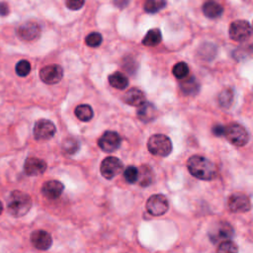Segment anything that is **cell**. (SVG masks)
I'll return each mask as SVG.
<instances>
[{"label": "cell", "instance_id": "1", "mask_svg": "<svg viewBox=\"0 0 253 253\" xmlns=\"http://www.w3.org/2000/svg\"><path fill=\"white\" fill-rule=\"evenodd\" d=\"M187 168L194 177L204 181L213 180L217 175L216 165L201 155L191 156L187 161Z\"/></svg>", "mask_w": 253, "mask_h": 253}, {"label": "cell", "instance_id": "2", "mask_svg": "<svg viewBox=\"0 0 253 253\" xmlns=\"http://www.w3.org/2000/svg\"><path fill=\"white\" fill-rule=\"evenodd\" d=\"M32 205V199L27 193L20 190H14L8 197L7 211L14 217H21L29 213Z\"/></svg>", "mask_w": 253, "mask_h": 253}, {"label": "cell", "instance_id": "3", "mask_svg": "<svg viewBox=\"0 0 253 253\" xmlns=\"http://www.w3.org/2000/svg\"><path fill=\"white\" fill-rule=\"evenodd\" d=\"M147 148L153 155L165 157L172 152L173 145L171 140L167 136L156 134L148 139Z\"/></svg>", "mask_w": 253, "mask_h": 253}, {"label": "cell", "instance_id": "4", "mask_svg": "<svg viewBox=\"0 0 253 253\" xmlns=\"http://www.w3.org/2000/svg\"><path fill=\"white\" fill-rule=\"evenodd\" d=\"M223 136L231 145L235 146H243L249 141V134L247 130L237 124H231L224 128Z\"/></svg>", "mask_w": 253, "mask_h": 253}, {"label": "cell", "instance_id": "5", "mask_svg": "<svg viewBox=\"0 0 253 253\" xmlns=\"http://www.w3.org/2000/svg\"><path fill=\"white\" fill-rule=\"evenodd\" d=\"M252 35V29L249 22L245 20H237L230 24L228 29L229 38L238 43L246 42Z\"/></svg>", "mask_w": 253, "mask_h": 253}, {"label": "cell", "instance_id": "6", "mask_svg": "<svg viewBox=\"0 0 253 253\" xmlns=\"http://www.w3.org/2000/svg\"><path fill=\"white\" fill-rule=\"evenodd\" d=\"M234 235V229L226 221H217L209 230V237L213 243L230 239Z\"/></svg>", "mask_w": 253, "mask_h": 253}, {"label": "cell", "instance_id": "7", "mask_svg": "<svg viewBox=\"0 0 253 253\" xmlns=\"http://www.w3.org/2000/svg\"><path fill=\"white\" fill-rule=\"evenodd\" d=\"M57 129L55 124L47 119H41L34 126V137L39 142H46L54 138Z\"/></svg>", "mask_w": 253, "mask_h": 253}, {"label": "cell", "instance_id": "8", "mask_svg": "<svg viewBox=\"0 0 253 253\" xmlns=\"http://www.w3.org/2000/svg\"><path fill=\"white\" fill-rule=\"evenodd\" d=\"M169 209L168 200L164 195L155 194L148 198L146 202V210L147 212L154 217L163 216L167 213Z\"/></svg>", "mask_w": 253, "mask_h": 253}, {"label": "cell", "instance_id": "9", "mask_svg": "<svg viewBox=\"0 0 253 253\" xmlns=\"http://www.w3.org/2000/svg\"><path fill=\"white\" fill-rule=\"evenodd\" d=\"M123 168H124V164L119 158L115 156H109L102 161L100 166V171L104 178L111 180L115 178L118 174H120Z\"/></svg>", "mask_w": 253, "mask_h": 253}, {"label": "cell", "instance_id": "10", "mask_svg": "<svg viewBox=\"0 0 253 253\" xmlns=\"http://www.w3.org/2000/svg\"><path fill=\"white\" fill-rule=\"evenodd\" d=\"M41 27L37 22L28 21L20 25L17 29L18 37L25 42H32L41 36Z\"/></svg>", "mask_w": 253, "mask_h": 253}, {"label": "cell", "instance_id": "11", "mask_svg": "<svg viewBox=\"0 0 253 253\" xmlns=\"http://www.w3.org/2000/svg\"><path fill=\"white\" fill-rule=\"evenodd\" d=\"M64 77V70L61 66L52 65L43 68L40 71L41 80L49 85L59 83Z\"/></svg>", "mask_w": 253, "mask_h": 253}, {"label": "cell", "instance_id": "12", "mask_svg": "<svg viewBox=\"0 0 253 253\" xmlns=\"http://www.w3.org/2000/svg\"><path fill=\"white\" fill-rule=\"evenodd\" d=\"M121 142V137L117 132L107 131L99 139L98 145L106 152H113L120 147Z\"/></svg>", "mask_w": 253, "mask_h": 253}, {"label": "cell", "instance_id": "13", "mask_svg": "<svg viewBox=\"0 0 253 253\" xmlns=\"http://www.w3.org/2000/svg\"><path fill=\"white\" fill-rule=\"evenodd\" d=\"M227 207L232 213H246L250 210V201L243 193H233L227 199Z\"/></svg>", "mask_w": 253, "mask_h": 253}, {"label": "cell", "instance_id": "14", "mask_svg": "<svg viewBox=\"0 0 253 253\" xmlns=\"http://www.w3.org/2000/svg\"><path fill=\"white\" fill-rule=\"evenodd\" d=\"M31 242L33 246L39 250H48L53 244V238L48 231L39 229L32 232Z\"/></svg>", "mask_w": 253, "mask_h": 253}, {"label": "cell", "instance_id": "15", "mask_svg": "<svg viewBox=\"0 0 253 253\" xmlns=\"http://www.w3.org/2000/svg\"><path fill=\"white\" fill-rule=\"evenodd\" d=\"M47 162L38 157H29L24 163V171L29 176H38L47 170Z\"/></svg>", "mask_w": 253, "mask_h": 253}, {"label": "cell", "instance_id": "16", "mask_svg": "<svg viewBox=\"0 0 253 253\" xmlns=\"http://www.w3.org/2000/svg\"><path fill=\"white\" fill-rule=\"evenodd\" d=\"M64 190H65L64 184L58 180L47 181L42 186V194L50 200H56L60 198Z\"/></svg>", "mask_w": 253, "mask_h": 253}, {"label": "cell", "instance_id": "17", "mask_svg": "<svg viewBox=\"0 0 253 253\" xmlns=\"http://www.w3.org/2000/svg\"><path fill=\"white\" fill-rule=\"evenodd\" d=\"M137 115L142 122L150 123L157 118L158 111H157V108L152 103L145 102L143 105L139 107Z\"/></svg>", "mask_w": 253, "mask_h": 253}, {"label": "cell", "instance_id": "18", "mask_svg": "<svg viewBox=\"0 0 253 253\" xmlns=\"http://www.w3.org/2000/svg\"><path fill=\"white\" fill-rule=\"evenodd\" d=\"M180 89L184 95L195 96L200 91V83L194 76H186V78H182L180 82Z\"/></svg>", "mask_w": 253, "mask_h": 253}, {"label": "cell", "instance_id": "19", "mask_svg": "<svg viewBox=\"0 0 253 253\" xmlns=\"http://www.w3.org/2000/svg\"><path fill=\"white\" fill-rule=\"evenodd\" d=\"M204 15L209 19L219 18L223 13L222 6L215 0H207L203 5Z\"/></svg>", "mask_w": 253, "mask_h": 253}, {"label": "cell", "instance_id": "20", "mask_svg": "<svg viewBox=\"0 0 253 253\" xmlns=\"http://www.w3.org/2000/svg\"><path fill=\"white\" fill-rule=\"evenodd\" d=\"M124 101L130 106L140 107L145 102V95L142 90L138 88H132L125 94Z\"/></svg>", "mask_w": 253, "mask_h": 253}, {"label": "cell", "instance_id": "21", "mask_svg": "<svg viewBox=\"0 0 253 253\" xmlns=\"http://www.w3.org/2000/svg\"><path fill=\"white\" fill-rule=\"evenodd\" d=\"M109 83L116 89L124 90L129 86V79L124 73L116 72L109 76Z\"/></svg>", "mask_w": 253, "mask_h": 253}, {"label": "cell", "instance_id": "22", "mask_svg": "<svg viewBox=\"0 0 253 253\" xmlns=\"http://www.w3.org/2000/svg\"><path fill=\"white\" fill-rule=\"evenodd\" d=\"M162 40V35L159 29L154 28L149 30L145 38L143 39V45L145 47H155L160 44Z\"/></svg>", "mask_w": 253, "mask_h": 253}, {"label": "cell", "instance_id": "23", "mask_svg": "<svg viewBox=\"0 0 253 253\" xmlns=\"http://www.w3.org/2000/svg\"><path fill=\"white\" fill-rule=\"evenodd\" d=\"M139 184L142 187L149 186L153 181V172L152 169L146 165L142 166L139 169V176H138Z\"/></svg>", "mask_w": 253, "mask_h": 253}, {"label": "cell", "instance_id": "24", "mask_svg": "<svg viewBox=\"0 0 253 253\" xmlns=\"http://www.w3.org/2000/svg\"><path fill=\"white\" fill-rule=\"evenodd\" d=\"M75 116L77 117V119H79L82 122H88L93 118V110L89 105L86 104H82V105H78L75 108Z\"/></svg>", "mask_w": 253, "mask_h": 253}, {"label": "cell", "instance_id": "25", "mask_svg": "<svg viewBox=\"0 0 253 253\" xmlns=\"http://www.w3.org/2000/svg\"><path fill=\"white\" fill-rule=\"evenodd\" d=\"M166 7V0H146L145 11L149 14H155Z\"/></svg>", "mask_w": 253, "mask_h": 253}, {"label": "cell", "instance_id": "26", "mask_svg": "<svg viewBox=\"0 0 253 253\" xmlns=\"http://www.w3.org/2000/svg\"><path fill=\"white\" fill-rule=\"evenodd\" d=\"M233 99H234L233 90L231 88H225L218 95L219 106L224 108V109H227L232 105Z\"/></svg>", "mask_w": 253, "mask_h": 253}, {"label": "cell", "instance_id": "27", "mask_svg": "<svg viewBox=\"0 0 253 253\" xmlns=\"http://www.w3.org/2000/svg\"><path fill=\"white\" fill-rule=\"evenodd\" d=\"M79 147H80L79 142L74 138H68L64 141L63 148H64L65 152H67L68 154L76 153L78 151Z\"/></svg>", "mask_w": 253, "mask_h": 253}, {"label": "cell", "instance_id": "28", "mask_svg": "<svg viewBox=\"0 0 253 253\" xmlns=\"http://www.w3.org/2000/svg\"><path fill=\"white\" fill-rule=\"evenodd\" d=\"M172 73L173 75L178 78V79H182L186 76H188L189 74V67L186 63H178L176 64L174 67H173V70H172Z\"/></svg>", "mask_w": 253, "mask_h": 253}, {"label": "cell", "instance_id": "29", "mask_svg": "<svg viewBox=\"0 0 253 253\" xmlns=\"http://www.w3.org/2000/svg\"><path fill=\"white\" fill-rule=\"evenodd\" d=\"M15 71L18 76L26 77L31 72V64L26 60H22L17 63L15 67Z\"/></svg>", "mask_w": 253, "mask_h": 253}, {"label": "cell", "instance_id": "30", "mask_svg": "<svg viewBox=\"0 0 253 253\" xmlns=\"http://www.w3.org/2000/svg\"><path fill=\"white\" fill-rule=\"evenodd\" d=\"M103 42V37L100 33H91L85 39V44L90 48H97Z\"/></svg>", "mask_w": 253, "mask_h": 253}, {"label": "cell", "instance_id": "31", "mask_svg": "<svg viewBox=\"0 0 253 253\" xmlns=\"http://www.w3.org/2000/svg\"><path fill=\"white\" fill-rule=\"evenodd\" d=\"M138 176H139V169L135 166H129L124 172V177L126 181L130 184H134L138 181Z\"/></svg>", "mask_w": 253, "mask_h": 253}, {"label": "cell", "instance_id": "32", "mask_svg": "<svg viewBox=\"0 0 253 253\" xmlns=\"http://www.w3.org/2000/svg\"><path fill=\"white\" fill-rule=\"evenodd\" d=\"M217 251L218 252H237L238 247L232 241H229V239H227V240L221 241V243L217 248Z\"/></svg>", "mask_w": 253, "mask_h": 253}, {"label": "cell", "instance_id": "33", "mask_svg": "<svg viewBox=\"0 0 253 253\" xmlns=\"http://www.w3.org/2000/svg\"><path fill=\"white\" fill-rule=\"evenodd\" d=\"M67 7L72 11H76L81 9L84 4H85V0H67L66 1Z\"/></svg>", "mask_w": 253, "mask_h": 253}, {"label": "cell", "instance_id": "34", "mask_svg": "<svg viewBox=\"0 0 253 253\" xmlns=\"http://www.w3.org/2000/svg\"><path fill=\"white\" fill-rule=\"evenodd\" d=\"M10 13V8L6 2H0V16H7Z\"/></svg>", "mask_w": 253, "mask_h": 253}, {"label": "cell", "instance_id": "35", "mask_svg": "<svg viewBox=\"0 0 253 253\" xmlns=\"http://www.w3.org/2000/svg\"><path fill=\"white\" fill-rule=\"evenodd\" d=\"M223 132H224V128L223 126H220V125H217L213 128V134L217 137H220V136H223Z\"/></svg>", "mask_w": 253, "mask_h": 253}, {"label": "cell", "instance_id": "36", "mask_svg": "<svg viewBox=\"0 0 253 253\" xmlns=\"http://www.w3.org/2000/svg\"><path fill=\"white\" fill-rule=\"evenodd\" d=\"M113 2L115 4V6L122 9V8H125L129 4L130 0H113Z\"/></svg>", "mask_w": 253, "mask_h": 253}, {"label": "cell", "instance_id": "37", "mask_svg": "<svg viewBox=\"0 0 253 253\" xmlns=\"http://www.w3.org/2000/svg\"><path fill=\"white\" fill-rule=\"evenodd\" d=\"M2 213H3V204L1 201H0V215H1Z\"/></svg>", "mask_w": 253, "mask_h": 253}]
</instances>
